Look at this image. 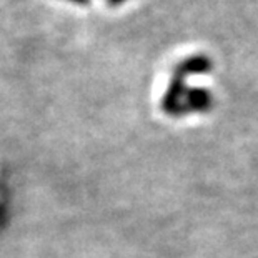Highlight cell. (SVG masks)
I'll return each instance as SVG.
<instances>
[{
  "label": "cell",
  "instance_id": "1",
  "mask_svg": "<svg viewBox=\"0 0 258 258\" xmlns=\"http://www.w3.org/2000/svg\"><path fill=\"white\" fill-rule=\"evenodd\" d=\"M210 69H212L210 58H207L203 55H194V57L183 60V62L178 65L177 74L183 75V77L188 74H205V72H210Z\"/></svg>",
  "mask_w": 258,
  "mask_h": 258
},
{
  "label": "cell",
  "instance_id": "2",
  "mask_svg": "<svg viewBox=\"0 0 258 258\" xmlns=\"http://www.w3.org/2000/svg\"><path fill=\"white\" fill-rule=\"evenodd\" d=\"M186 100H188V105L195 110H203V108L208 107L210 103V93L203 89H190L186 92Z\"/></svg>",
  "mask_w": 258,
  "mask_h": 258
},
{
  "label": "cell",
  "instance_id": "3",
  "mask_svg": "<svg viewBox=\"0 0 258 258\" xmlns=\"http://www.w3.org/2000/svg\"><path fill=\"white\" fill-rule=\"evenodd\" d=\"M5 208H7V186H5L4 170H2V165H0V225L4 222Z\"/></svg>",
  "mask_w": 258,
  "mask_h": 258
},
{
  "label": "cell",
  "instance_id": "4",
  "mask_svg": "<svg viewBox=\"0 0 258 258\" xmlns=\"http://www.w3.org/2000/svg\"><path fill=\"white\" fill-rule=\"evenodd\" d=\"M67 2H72L75 5H89L90 0H67Z\"/></svg>",
  "mask_w": 258,
  "mask_h": 258
},
{
  "label": "cell",
  "instance_id": "5",
  "mask_svg": "<svg viewBox=\"0 0 258 258\" xmlns=\"http://www.w3.org/2000/svg\"><path fill=\"white\" fill-rule=\"evenodd\" d=\"M123 2H127V0H108V4H110V5H120Z\"/></svg>",
  "mask_w": 258,
  "mask_h": 258
}]
</instances>
